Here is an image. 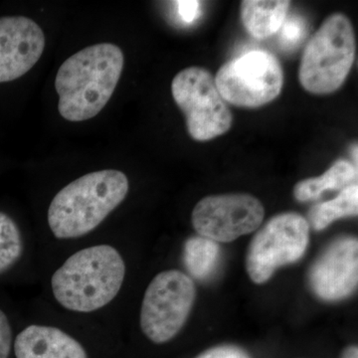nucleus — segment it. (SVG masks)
Segmentation results:
<instances>
[{"label": "nucleus", "mask_w": 358, "mask_h": 358, "mask_svg": "<svg viewBox=\"0 0 358 358\" xmlns=\"http://www.w3.org/2000/svg\"><path fill=\"white\" fill-rule=\"evenodd\" d=\"M124 62L121 48L112 43L93 45L68 58L55 79L60 115L70 122L96 117L112 98Z\"/></svg>", "instance_id": "nucleus-1"}, {"label": "nucleus", "mask_w": 358, "mask_h": 358, "mask_svg": "<svg viewBox=\"0 0 358 358\" xmlns=\"http://www.w3.org/2000/svg\"><path fill=\"white\" fill-rule=\"evenodd\" d=\"M127 267L119 250L109 244L86 247L72 254L53 273L51 291L69 312L94 313L117 298Z\"/></svg>", "instance_id": "nucleus-2"}, {"label": "nucleus", "mask_w": 358, "mask_h": 358, "mask_svg": "<svg viewBox=\"0 0 358 358\" xmlns=\"http://www.w3.org/2000/svg\"><path fill=\"white\" fill-rule=\"evenodd\" d=\"M126 174L115 169L94 171L66 185L52 199L47 221L56 239L86 236L126 199Z\"/></svg>", "instance_id": "nucleus-3"}, {"label": "nucleus", "mask_w": 358, "mask_h": 358, "mask_svg": "<svg viewBox=\"0 0 358 358\" xmlns=\"http://www.w3.org/2000/svg\"><path fill=\"white\" fill-rule=\"evenodd\" d=\"M355 58V36L352 22L345 14H331L303 51L299 70L301 86L315 95L338 91L350 74Z\"/></svg>", "instance_id": "nucleus-4"}, {"label": "nucleus", "mask_w": 358, "mask_h": 358, "mask_svg": "<svg viewBox=\"0 0 358 358\" xmlns=\"http://www.w3.org/2000/svg\"><path fill=\"white\" fill-rule=\"evenodd\" d=\"M196 298L194 282L178 270L159 273L148 285L141 303L143 334L157 345L169 343L185 327Z\"/></svg>", "instance_id": "nucleus-5"}, {"label": "nucleus", "mask_w": 358, "mask_h": 358, "mask_svg": "<svg viewBox=\"0 0 358 358\" xmlns=\"http://www.w3.org/2000/svg\"><path fill=\"white\" fill-rule=\"evenodd\" d=\"M171 93L185 115L188 133L193 140L210 141L229 131L232 113L208 70L189 67L180 71L174 77Z\"/></svg>", "instance_id": "nucleus-6"}, {"label": "nucleus", "mask_w": 358, "mask_h": 358, "mask_svg": "<svg viewBox=\"0 0 358 358\" xmlns=\"http://www.w3.org/2000/svg\"><path fill=\"white\" fill-rule=\"evenodd\" d=\"M215 83L226 103L237 107L259 108L281 94L284 73L277 57L254 50L221 66Z\"/></svg>", "instance_id": "nucleus-7"}, {"label": "nucleus", "mask_w": 358, "mask_h": 358, "mask_svg": "<svg viewBox=\"0 0 358 358\" xmlns=\"http://www.w3.org/2000/svg\"><path fill=\"white\" fill-rule=\"evenodd\" d=\"M310 225L294 212L271 218L250 244L246 268L256 284L270 280L282 266L300 260L308 248Z\"/></svg>", "instance_id": "nucleus-8"}, {"label": "nucleus", "mask_w": 358, "mask_h": 358, "mask_svg": "<svg viewBox=\"0 0 358 358\" xmlns=\"http://www.w3.org/2000/svg\"><path fill=\"white\" fill-rule=\"evenodd\" d=\"M265 208L245 193L213 195L200 200L192 212V225L200 236L228 243L260 227Z\"/></svg>", "instance_id": "nucleus-9"}, {"label": "nucleus", "mask_w": 358, "mask_h": 358, "mask_svg": "<svg viewBox=\"0 0 358 358\" xmlns=\"http://www.w3.org/2000/svg\"><path fill=\"white\" fill-rule=\"evenodd\" d=\"M308 281L322 300L339 301L350 296L358 282L357 238H343L329 245L313 264Z\"/></svg>", "instance_id": "nucleus-10"}, {"label": "nucleus", "mask_w": 358, "mask_h": 358, "mask_svg": "<svg viewBox=\"0 0 358 358\" xmlns=\"http://www.w3.org/2000/svg\"><path fill=\"white\" fill-rule=\"evenodd\" d=\"M45 48L43 30L23 16L0 18V83L22 77L38 62Z\"/></svg>", "instance_id": "nucleus-11"}, {"label": "nucleus", "mask_w": 358, "mask_h": 358, "mask_svg": "<svg viewBox=\"0 0 358 358\" xmlns=\"http://www.w3.org/2000/svg\"><path fill=\"white\" fill-rule=\"evenodd\" d=\"M16 358H89L84 346L59 327L31 324L14 341Z\"/></svg>", "instance_id": "nucleus-12"}, {"label": "nucleus", "mask_w": 358, "mask_h": 358, "mask_svg": "<svg viewBox=\"0 0 358 358\" xmlns=\"http://www.w3.org/2000/svg\"><path fill=\"white\" fill-rule=\"evenodd\" d=\"M291 2L286 0H245L241 3L242 22L257 39H266L279 31L286 20Z\"/></svg>", "instance_id": "nucleus-13"}, {"label": "nucleus", "mask_w": 358, "mask_h": 358, "mask_svg": "<svg viewBox=\"0 0 358 358\" xmlns=\"http://www.w3.org/2000/svg\"><path fill=\"white\" fill-rule=\"evenodd\" d=\"M357 180V166L348 160H338L319 178L303 179L296 183L294 194L299 201H310L320 199L329 190L345 189L355 185Z\"/></svg>", "instance_id": "nucleus-14"}, {"label": "nucleus", "mask_w": 358, "mask_h": 358, "mask_svg": "<svg viewBox=\"0 0 358 358\" xmlns=\"http://www.w3.org/2000/svg\"><path fill=\"white\" fill-rule=\"evenodd\" d=\"M357 211L358 186L355 183L341 190L336 199L313 205L308 212V221L313 229L320 231L338 219L357 216Z\"/></svg>", "instance_id": "nucleus-15"}, {"label": "nucleus", "mask_w": 358, "mask_h": 358, "mask_svg": "<svg viewBox=\"0 0 358 358\" xmlns=\"http://www.w3.org/2000/svg\"><path fill=\"white\" fill-rule=\"evenodd\" d=\"M218 244L207 238H190L185 244V262L193 277L203 280L209 277L219 260Z\"/></svg>", "instance_id": "nucleus-16"}, {"label": "nucleus", "mask_w": 358, "mask_h": 358, "mask_svg": "<svg viewBox=\"0 0 358 358\" xmlns=\"http://www.w3.org/2000/svg\"><path fill=\"white\" fill-rule=\"evenodd\" d=\"M23 253V240L17 224L0 212V274L13 267Z\"/></svg>", "instance_id": "nucleus-17"}, {"label": "nucleus", "mask_w": 358, "mask_h": 358, "mask_svg": "<svg viewBox=\"0 0 358 358\" xmlns=\"http://www.w3.org/2000/svg\"><path fill=\"white\" fill-rule=\"evenodd\" d=\"M280 41L287 49L296 46L305 34V23L298 16L286 18L280 28Z\"/></svg>", "instance_id": "nucleus-18"}, {"label": "nucleus", "mask_w": 358, "mask_h": 358, "mask_svg": "<svg viewBox=\"0 0 358 358\" xmlns=\"http://www.w3.org/2000/svg\"><path fill=\"white\" fill-rule=\"evenodd\" d=\"M13 348V329L6 313L0 308V358H8Z\"/></svg>", "instance_id": "nucleus-19"}, {"label": "nucleus", "mask_w": 358, "mask_h": 358, "mask_svg": "<svg viewBox=\"0 0 358 358\" xmlns=\"http://www.w3.org/2000/svg\"><path fill=\"white\" fill-rule=\"evenodd\" d=\"M197 358H250L241 348L233 345H222L210 348Z\"/></svg>", "instance_id": "nucleus-20"}, {"label": "nucleus", "mask_w": 358, "mask_h": 358, "mask_svg": "<svg viewBox=\"0 0 358 358\" xmlns=\"http://www.w3.org/2000/svg\"><path fill=\"white\" fill-rule=\"evenodd\" d=\"M176 6H178L179 16L186 23H192L199 16L200 8L199 1H178Z\"/></svg>", "instance_id": "nucleus-21"}, {"label": "nucleus", "mask_w": 358, "mask_h": 358, "mask_svg": "<svg viewBox=\"0 0 358 358\" xmlns=\"http://www.w3.org/2000/svg\"><path fill=\"white\" fill-rule=\"evenodd\" d=\"M343 358H358V350L357 346H350L346 348L343 352Z\"/></svg>", "instance_id": "nucleus-22"}]
</instances>
